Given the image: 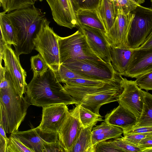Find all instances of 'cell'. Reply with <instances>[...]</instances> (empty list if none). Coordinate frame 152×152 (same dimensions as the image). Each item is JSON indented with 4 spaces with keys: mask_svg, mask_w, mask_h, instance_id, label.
<instances>
[{
    "mask_svg": "<svg viewBox=\"0 0 152 152\" xmlns=\"http://www.w3.org/2000/svg\"><path fill=\"white\" fill-rule=\"evenodd\" d=\"M25 93V97L31 104L39 107L79 104L67 92L49 68L41 75H33Z\"/></svg>",
    "mask_w": 152,
    "mask_h": 152,
    "instance_id": "6da1fadb",
    "label": "cell"
},
{
    "mask_svg": "<svg viewBox=\"0 0 152 152\" xmlns=\"http://www.w3.org/2000/svg\"><path fill=\"white\" fill-rule=\"evenodd\" d=\"M6 15L17 37L15 52L19 56L30 53L34 48L33 41L45 17V13L34 4L8 12Z\"/></svg>",
    "mask_w": 152,
    "mask_h": 152,
    "instance_id": "7a4b0ae2",
    "label": "cell"
},
{
    "mask_svg": "<svg viewBox=\"0 0 152 152\" xmlns=\"http://www.w3.org/2000/svg\"><path fill=\"white\" fill-rule=\"evenodd\" d=\"M30 105L25 97L18 93L13 85L0 89V124L6 133L11 134L18 131Z\"/></svg>",
    "mask_w": 152,
    "mask_h": 152,
    "instance_id": "3957f363",
    "label": "cell"
},
{
    "mask_svg": "<svg viewBox=\"0 0 152 152\" xmlns=\"http://www.w3.org/2000/svg\"><path fill=\"white\" fill-rule=\"evenodd\" d=\"M58 42L60 65L85 60H101L91 50L86 36L79 29L70 36H59Z\"/></svg>",
    "mask_w": 152,
    "mask_h": 152,
    "instance_id": "277c9868",
    "label": "cell"
},
{
    "mask_svg": "<svg viewBox=\"0 0 152 152\" xmlns=\"http://www.w3.org/2000/svg\"><path fill=\"white\" fill-rule=\"evenodd\" d=\"M50 22L46 18L33 41L35 49L42 56L54 72L60 65L58 40V36L50 26Z\"/></svg>",
    "mask_w": 152,
    "mask_h": 152,
    "instance_id": "5b68a950",
    "label": "cell"
},
{
    "mask_svg": "<svg viewBox=\"0 0 152 152\" xmlns=\"http://www.w3.org/2000/svg\"><path fill=\"white\" fill-rule=\"evenodd\" d=\"M132 12L134 17L128 34L127 47L134 49L145 42L152 31V8L139 5Z\"/></svg>",
    "mask_w": 152,
    "mask_h": 152,
    "instance_id": "8992f818",
    "label": "cell"
},
{
    "mask_svg": "<svg viewBox=\"0 0 152 152\" xmlns=\"http://www.w3.org/2000/svg\"><path fill=\"white\" fill-rule=\"evenodd\" d=\"M62 65L92 80L110 81L119 75L115 72L111 64L101 60H82Z\"/></svg>",
    "mask_w": 152,
    "mask_h": 152,
    "instance_id": "52a82bcc",
    "label": "cell"
},
{
    "mask_svg": "<svg viewBox=\"0 0 152 152\" xmlns=\"http://www.w3.org/2000/svg\"><path fill=\"white\" fill-rule=\"evenodd\" d=\"M5 45L3 60L4 67L18 93L22 96L25 93L27 84L26 82V73L22 68L19 57L11 47Z\"/></svg>",
    "mask_w": 152,
    "mask_h": 152,
    "instance_id": "ba28073f",
    "label": "cell"
},
{
    "mask_svg": "<svg viewBox=\"0 0 152 152\" xmlns=\"http://www.w3.org/2000/svg\"><path fill=\"white\" fill-rule=\"evenodd\" d=\"M80 104L69 110L65 121L58 132V138L65 152H71L79 134L83 128L79 115Z\"/></svg>",
    "mask_w": 152,
    "mask_h": 152,
    "instance_id": "9c48e42d",
    "label": "cell"
},
{
    "mask_svg": "<svg viewBox=\"0 0 152 152\" xmlns=\"http://www.w3.org/2000/svg\"><path fill=\"white\" fill-rule=\"evenodd\" d=\"M134 14L132 12L125 14L117 8L115 21L104 36L110 46L118 48L127 47V37Z\"/></svg>",
    "mask_w": 152,
    "mask_h": 152,
    "instance_id": "30bf717a",
    "label": "cell"
},
{
    "mask_svg": "<svg viewBox=\"0 0 152 152\" xmlns=\"http://www.w3.org/2000/svg\"><path fill=\"white\" fill-rule=\"evenodd\" d=\"M121 83L123 90L118 102L119 104L134 114L138 121L143 109L144 91L140 88L135 81L128 80L123 77Z\"/></svg>",
    "mask_w": 152,
    "mask_h": 152,
    "instance_id": "8fae6325",
    "label": "cell"
},
{
    "mask_svg": "<svg viewBox=\"0 0 152 152\" xmlns=\"http://www.w3.org/2000/svg\"><path fill=\"white\" fill-rule=\"evenodd\" d=\"M11 134L19 139L33 152H45L48 143L59 140L57 133L46 132L38 126L24 131L18 130Z\"/></svg>",
    "mask_w": 152,
    "mask_h": 152,
    "instance_id": "7c38bea8",
    "label": "cell"
},
{
    "mask_svg": "<svg viewBox=\"0 0 152 152\" xmlns=\"http://www.w3.org/2000/svg\"><path fill=\"white\" fill-rule=\"evenodd\" d=\"M54 21L58 25L72 29L77 26L72 0H46Z\"/></svg>",
    "mask_w": 152,
    "mask_h": 152,
    "instance_id": "4fadbf2b",
    "label": "cell"
},
{
    "mask_svg": "<svg viewBox=\"0 0 152 152\" xmlns=\"http://www.w3.org/2000/svg\"><path fill=\"white\" fill-rule=\"evenodd\" d=\"M77 27L86 36L93 52L102 61L111 64L110 46L105 37V32L86 25H78Z\"/></svg>",
    "mask_w": 152,
    "mask_h": 152,
    "instance_id": "5bb4252c",
    "label": "cell"
},
{
    "mask_svg": "<svg viewBox=\"0 0 152 152\" xmlns=\"http://www.w3.org/2000/svg\"><path fill=\"white\" fill-rule=\"evenodd\" d=\"M69 110L65 104H57L42 107L41 122L38 127L48 132L57 133L66 119Z\"/></svg>",
    "mask_w": 152,
    "mask_h": 152,
    "instance_id": "9a60e30c",
    "label": "cell"
},
{
    "mask_svg": "<svg viewBox=\"0 0 152 152\" xmlns=\"http://www.w3.org/2000/svg\"><path fill=\"white\" fill-rule=\"evenodd\" d=\"M152 70V48L133 49L127 71L124 76L136 78Z\"/></svg>",
    "mask_w": 152,
    "mask_h": 152,
    "instance_id": "2e32d148",
    "label": "cell"
},
{
    "mask_svg": "<svg viewBox=\"0 0 152 152\" xmlns=\"http://www.w3.org/2000/svg\"><path fill=\"white\" fill-rule=\"evenodd\" d=\"M123 90L122 86L85 96L79 103L81 106L99 114L100 107L105 104L118 101Z\"/></svg>",
    "mask_w": 152,
    "mask_h": 152,
    "instance_id": "e0dca14e",
    "label": "cell"
},
{
    "mask_svg": "<svg viewBox=\"0 0 152 152\" xmlns=\"http://www.w3.org/2000/svg\"><path fill=\"white\" fill-rule=\"evenodd\" d=\"M123 77L119 75L115 79L101 86L82 87L69 86L64 84L63 87L67 92L79 103L86 96L99 93L116 87L122 86L121 81Z\"/></svg>",
    "mask_w": 152,
    "mask_h": 152,
    "instance_id": "ac0fdd59",
    "label": "cell"
},
{
    "mask_svg": "<svg viewBox=\"0 0 152 152\" xmlns=\"http://www.w3.org/2000/svg\"><path fill=\"white\" fill-rule=\"evenodd\" d=\"M104 119V121L122 129L132 128L137 122L134 115L120 104L107 113Z\"/></svg>",
    "mask_w": 152,
    "mask_h": 152,
    "instance_id": "d6986e66",
    "label": "cell"
},
{
    "mask_svg": "<svg viewBox=\"0 0 152 152\" xmlns=\"http://www.w3.org/2000/svg\"><path fill=\"white\" fill-rule=\"evenodd\" d=\"M133 49L128 47H114L110 46L111 66L115 72L124 76L128 69Z\"/></svg>",
    "mask_w": 152,
    "mask_h": 152,
    "instance_id": "ffe728a7",
    "label": "cell"
},
{
    "mask_svg": "<svg viewBox=\"0 0 152 152\" xmlns=\"http://www.w3.org/2000/svg\"><path fill=\"white\" fill-rule=\"evenodd\" d=\"M123 130L119 127L113 126L104 121L99 125L92 128L91 136L93 146H95L98 143L111 138L121 137Z\"/></svg>",
    "mask_w": 152,
    "mask_h": 152,
    "instance_id": "44dd1931",
    "label": "cell"
},
{
    "mask_svg": "<svg viewBox=\"0 0 152 152\" xmlns=\"http://www.w3.org/2000/svg\"><path fill=\"white\" fill-rule=\"evenodd\" d=\"M108 32L116 19L117 9L114 0H100L96 9Z\"/></svg>",
    "mask_w": 152,
    "mask_h": 152,
    "instance_id": "7402d4cb",
    "label": "cell"
},
{
    "mask_svg": "<svg viewBox=\"0 0 152 152\" xmlns=\"http://www.w3.org/2000/svg\"><path fill=\"white\" fill-rule=\"evenodd\" d=\"M75 12L78 26L86 25L106 33L104 25L96 9L75 10Z\"/></svg>",
    "mask_w": 152,
    "mask_h": 152,
    "instance_id": "603a6c76",
    "label": "cell"
},
{
    "mask_svg": "<svg viewBox=\"0 0 152 152\" xmlns=\"http://www.w3.org/2000/svg\"><path fill=\"white\" fill-rule=\"evenodd\" d=\"M93 126L83 128L72 148L71 152H95L92 142L91 130Z\"/></svg>",
    "mask_w": 152,
    "mask_h": 152,
    "instance_id": "cb8c5ba5",
    "label": "cell"
},
{
    "mask_svg": "<svg viewBox=\"0 0 152 152\" xmlns=\"http://www.w3.org/2000/svg\"><path fill=\"white\" fill-rule=\"evenodd\" d=\"M4 11L0 13L1 33L6 44L15 47L17 45L16 35L10 20Z\"/></svg>",
    "mask_w": 152,
    "mask_h": 152,
    "instance_id": "d4e9b609",
    "label": "cell"
},
{
    "mask_svg": "<svg viewBox=\"0 0 152 152\" xmlns=\"http://www.w3.org/2000/svg\"><path fill=\"white\" fill-rule=\"evenodd\" d=\"M144 92L142 113L137 123L132 128L152 126V95L146 91Z\"/></svg>",
    "mask_w": 152,
    "mask_h": 152,
    "instance_id": "484cf974",
    "label": "cell"
},
{
    "mask_svg": "<svg viewBox=\"0 0 152 152\" xmlns=\"http://www.w3.org/2000/svg\"><path fill=\"white\" fill-rule=\"evenodd\" d=\"M79 115L80 120L84 128L91 126H96L98 122L104 121L102 119V116L100 114L94 113L80 104Z\"/></svg>",
    "mask_w": 152,
    "mask_h": 152,
    "instance_id": "4316f807",
    "label": "cell"
},
{
    "mask_svg": "<svg viewBox=\"0 0 152 152\" xmlns=\"http://www.w3.org/2000/svg\"><path fill=\"white\" fill-rule=\"evenodd\" d=\"M54 72L57 79L60 83H64L68 80L75 78L91 80L87 77L76 73L62 64H61L58 69Z\"/></svg>",
    "mask_w": 152,
    "mask_h": 152,
    "instance_id": "83f0119b",
    "label": "cell"
},
{
    "mask_svg": "<svg viewBox=\"0 0 152 152\" xmlns=\"http://www.w3.org/2000/svg\"><path fill=\"white\" fill-rule=\"evenodd\" d=\"M31 69L34 75H39L49 68V66L40 53L32 56L30 59Z\"/></svg>",
    "mask_w": 152,
    "mask_h": 152,
    "instance_id": "f1b7e54d",
    "label": "cell"
},
{
    "mask_svg": "<svg viewBox=\"0 0 152 152\" xmlns=\"http://www.w3.org/2000/svg\"><path fill=\"white\" fill-rule=\"evenodd\" d=\"M112 80L110 81H103L83 78H75L68 80L64 83L68 86H102Z\"/></svg>",
    "mask_w": 152,
    "mask_h": 152,
    "instance_id": "f546056e",
    "label": "cell"
},
{
    "mask_svg": "<svg viewBox=\"0 0 152 152\" xmlns=\"http://www.w3.org/2000/svg\"><path fill=\"white\" fill-rule=\"evenodd\" d=\"M33 152L19 139L10 135L8 138L7 152Z\"/></svg>",
    "mask_w": 152,
    "mask_h": 152,
    "instance_id": "4dcf8cb0",
    "label": "cell"
},
{
    "mask_svg": "<svg viewBox=\"0 0 152 152\" xmlns=\"http://www.w3.org/2000/svg\"><path fill=\"white\" fill-rule=\"evenodd\" d=\"M110 141L115 146L122 150L123 152H142L141 149L128 142L121 137L114 139Z\"/></svg>",
    "mask_w": 152,
    "mask_h": 152,
    "instance_id": "1f68e13d",
    "label": "cell"
},
{
    "mask_svg": "<svg viewBox=\"0 0 152 152\" xmlns=\"http://www.w3.org/2000/svg\"><path fill=\"white\" fill-rule=\"evenodd\" d=\"M135 81L140 88L146 91L152 90V70L142 74Z\"/></svg>",
    "mask_w": 152,
    "mask_h": 152,
    "instance_id": "d6a6232c",
    "label": "cell"
},
{
    "mask_svg": "<svg viewBox=\"0 0 152 152\" xmlns=\"http://www.w3.org/2000/svg\"><path fill=\"white\" fill-rule=\"evenodd\" d=\"M75 10L96 9L100 0H72Z\"/></svg>",
    "mask_w": 152,
    "mask_h": 152,
    "instance_id": "836d02e7",
    "label": "cell"
},
{
    "mask_svg": "<svg viewBox=\"0 0 152 152\" xmlns=\"http://www.w3.org/2000/svg\"><path fill=\"white\" fill-rule=\"evenodd\" d=\"M34 0H8L6 13L19 9L29 6L34 4Z\"/></svg>",
    "mask_w": 152,
    "mask_h": 152,
    "instance_id": "e575fe53",
    "label": "cell"
},
{
    "mask_svg": "<svg viewBox=\"0 0 152 152\" xmlns=\"http://www.w3.org/2000/svg\"><path fill=\"white\" fill-rule=\"evenodd\" d=\"M117 8L121 9L125 14L133 11L139 4L133 0H114Z\"/></svg>",
    "mask_w": 152,
    "mask_h": 152,
    "instance_id": "d590c367",
    "label": "cell"
},
{
    "mask_svg": "<svg viewBox=\"0 0 152 152\" xmlns=\"http://www.w3.org/2000/svg\"><path fill=\"white\" fill-rule=\"evenodd\" d=\"M95 152H123L109 141L104 140L96 145Z\"/></svg>",
    "mask_w": 152,
    "mask_h": 152,
    "instance_id": "8d00e7d4",
    "label": "cell"
},
{
    "mask_svg": "<svg viewBox=\"0 0 152 152\" xmlns=\"http://www.w3.org/2000/svg\"><path fill=\"white\" fill-rule=\"evenodd\" d=\"M122 138L128 142L135 146L137 145L140 141L145 137L152 135L146 134H131L124 135Z\"/></svg>",
    "mask_w": 152,
    "mask_h": 152,
    "instance_id": "74e56055",
    "label": "cell"
},
{
    "mask_svg": "<svg viewBox=\"0 0 152 152\" xmlns=\"http://www.w3.org/2000/svg\"><path fill=\"white\" fill-rule=\"evenodd\" d=\"M122 130L124 135L131 134H146L152 135V126H139Z\"/></svg>",
    "mask_w": 152,
    "mask_h": 152,
    "instance_id": "f35d334b",
    "label": "cell"
},
{
    "mask_svg": "<svg viewBox=\"0 0 152 152\" xmlns=\"http://www.w3.org/2000/svg\"><path fill=\"white\" fill-rule=\"evenodd\" d=\"M6 134L3 126L0 125V152H7L8 138Z\"/></svg>",
    "mask_w": 152,
    "mask_h": 152,
    "instance_id": "ab89813d",
    "label": "cell"
},
{
    "mask_svg": "<svg viewBox=\"0 0 152 152\" xmlns=\"http://www.w3.org/2000/svg\"><path fill=\"white\" fill-rule=\"evenodd\" d=\"M137 147L142 151L152 148V135L148 136L142 139L139 143Z\"/></svg>",
    "mask_w": 152,
    "mask_h": 152,
    "instance_id": "60d3db41",
    "label": "cell"
},
{
    "mask_svg": "<svg viewBox=\"0 0 152 152\" xmlns=\"http://www.w3.org/2000/svg\"><path fill=\"white\" fill-rule=\"evenodd\" d=\"M6 44L2 35L0 36V64H2V60L3 57L5 45Z\"/></svg>",
    "mask_w": 152,
    "mask_h": 152,
    "instance_id": "b9f144b4",
    "label": "cell"
},
{
    "mask_svg": "<svg viewBox=\"0 0 152 152\" xmlns=\"http://www.w3.org/2000/svg\"><path fill=\"white\" fill-rule=\"evenodd\" d=\"M152 48V35L148 38L138 48Z\"/></svg>",
    "mask_w": 152,
    "mask_h": 152,
    "instance_id": "7bdbcfd3",
    "label": "cell"
},
{
    "mask_svg": "<svg viewBox=\"0 0 152 152\" xmlns=\"http://www.w3.org/2000/svg\"><path fill=\"white\" fill-rule=\"evenodd\" d=\"M8 0H0V5L1 7L4 11L6 9Z\"/></svg>",
    "mask_w": 152,
    "mask_h": 152,
    "instance_id": "ee69618b",
    "label": "cell"
},
{
    "mask_svg": "<svg viewBox=\"0 0 152 152\" xmlns=\"http://www.w3.org/2000/svg\"><path fill=\"white\" fill-rule=\"evenodd\" d=\"M137 4L140 5L141 4L143 3L145 1V0H133Z\"/></svg>",
    "mask_w": 152,
    "mask_h": 152,
    "instance_id": "f6af8a7d",
    "label": "cell"
},
{
    "mask_svg": "<svg viewBox=\"0 0 152 152\" xmlns=\"http://www.w3.org/2000/svg\"><path fill=\"white\" fill-rule=\"evenodd\" d=\"M152 152V148L143 150L142 152Z\"/></svg>",
    "mask_w": 152,
    "mask_h": 152,
    "instance_id": "bcb514c9",
    "label": "cell"
},
{
    "mask_svg": "<svg viewBox=\"0 0 152 152\" xmlns=\"http://www.w3.org/2000/svg\"><path fill=\"white\" fill-rule=\"evenodd\" d=\"M152 35V31L151 32V33L149 35V36H148V37H147L146 40L148 39V38L149 37H150Z\"/></svg>",
    "mask_w": 152,
    "mask_h": 152,
    "instance_id": "7dc6e473",
    "label": "cell"
},
{
    "mask_svg": "<svg viewBox=\"0 0 152 152\" xmlns=\"http://www.w3.org/2000/svg\"><path fill=\"white\" fill-rule=\"evenodd\" d=\"M42 0H34L35 2L37 1H42Z\"/></svg>",
    "mask_w": 152,
    "mask_h": 152,
    "instance_id": "c3c4849f",
    "label": "cell"
},
{
    "mask_svg": "<svg viewBox=\"0 0 152 152\" xmlns=\"http://www.w3.org/2000/svg\"><path fill=\"white\" fill-rule=\"evenodd\" d=\"M151 2H152V0H151Z\"/></svg>",
    "mask_w": 152,
    "mask_h": 152,
    "instance_id": "681fc988",
    "label": "cell"
}]
</instances>
